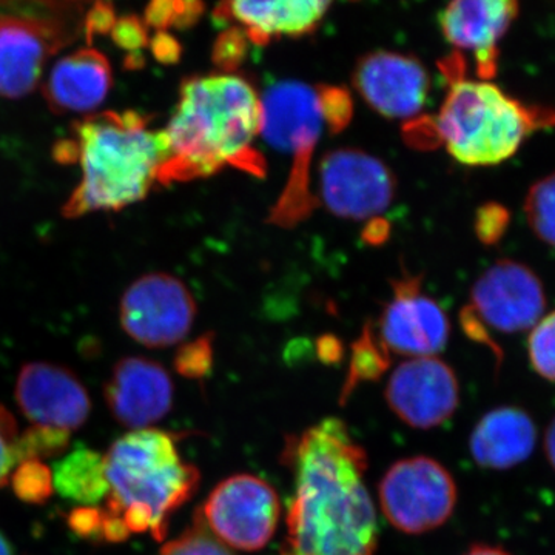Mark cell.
<instances>
[{"label": "cell", "instance_id": "obj_1", "mask_svg": "<svg viewBox=\"0 0 555 555\" xmlns=\"http://www.w3.org/2000/svg\"><path fill=\"white\" fill-rule=\"evenodd\" d=\"M281 463L295 481L280 555H375L378 524L364 474L367 452L343 420L287 436Z\"/></svg>", "mask_w": 555, "mask_h": 555}, {"label": "cell", "instance_id": "obj_2", "mask_svg": "<svg viewBox=\"0 0 555 555\" xmlns=\"http://www.w3.org/2000/svg\"><path fill=\"white\" fill-rule=\"evenodd\" d=\"M261 129V98L235 73L192 76L182 80L169 126L164 130L170 156L158 182L192 181L238 167L264 173V160L251 150Z\"/></svg>", "mask_w": 555, "mask_h": 555}, {"label": "cell", "instance_id": "obj_3", "mask_svg": "<svg viewBox=\"0 0 555 555\" xmlns=\"http://www.w3.org/2000/svg\"><path fill=\"white\" fill-rule=\"evenodd\" d=\"M72 139L82 178L62 207L69 219L144 199L170 156L164 130H150L147 116L134 109L87 116L75 122Z\"/></svg>", "mask_w": 555, "mask_h": 555}, {"label": "cell", "instance_id": "obj_4", "mask_svg": "<svg viewBox=\"0 0 555 555\" xmlns=\"http://www.w3.org/2000/svg\"><path fill=\"white\" fill-rule=\"evenodd\" d=\"M105 459L109 486L104 513L120 517L131 532H150L163 542L170 517L195 495L198 467L182 462L177 436L139 429L120 437Z\"/></svg>", "mask_w": 555, "mask_h": 555}, {"label": "cell", "instance_id": "obj_5", "mask_svg": "<svg viewBox=\"0 0 555 555\" xmlns=\"http://www.w3.org/2000/svg\"><path fill=\"white\" fill-rule=\"evenodd\" d=\"M444 73L451 87L433 120V134L460 164L505 163L535 130L555 126V109L528 107L495 83L463 78L459 56L448 61Z\"/></svg>", "mask_w": 555, "mask_h": 555}, {"label": "cell", "instance_id": "obj_6", "mask_svg": "<svg viewBox=\"0 0 555 555\" xmlns=\"http://www.w3.org/2000/svg\"><path fill=\"white\" fill-rule=\"evenodd\" d=\"M324 126L327 124L320 87L283 80L262 94L259 134L294 158L287 188L270 211L273 224L291 228L308 218L315 208V198L309 192V164Z\"/></svg>", "mask_w": 555, "mask_h": 555}, {"label": "cell", "instance_id": "obj_7", "mask_svg": "<svg viewBox=\"0 0 555 555\" xmlns=\"http://www.w3.org/2000/svg\"><path fill=\"white\" fill-rule=\"evenodd\" d=\"M545 309V288L534 270L513 259H500L474 284L462 324L470 338L492 347L486 327L500 334L531 331Z\"/></svg>", "mask_w": 555, "mask_h": 555}, {"label": "cell", "instance_id": "obj_8", "mask_svg": "<svg viewBox=\"0 0 555 555\" xmlns=\"http://www.w3.org/2000/svg\"><path fill=\"white\" fill-rule=\"evenodd\" d=\"M379 506L393 528L409 535L426 534L454 514L459 489L451 473L429 456L393 463L378 485Z\"/></svg>", "mask_w": 555, "mask_h": 555}, {"label": "cell", "instance_id": "obj_9", "mask_svg": "<svg viewBox=\"0 0 555 555\" xmlns=\"http://www.w3.org/2000/svg\"><path fill=\"white\" fill-rule=\"evenodd\" d=\"M195 516L222 545L255 553L275 535L281 502L268 481L238 474L222 480Z\"/></svg>", "mask_w": 555, "mask_h": 555}, {"label": "cell", "instance_id": "obj_10", "mask_svg": "<svg viewBox=\"0 0 555 555\" xmlns=\"http://www.w3.org/2000/svg\"><path fill=\"white\" fill-rule=\"evenodd\" d=\"M196 318V302L188 286L169 273L138 278L119 305L124 332L139 345L158 349L188 337Z\"/></svg>", "mask_w": 555, "mask_h": 555}, {"label": "cell", "instance_id": "obj_11", "mask_svg": "<svg viewBox=\"0 0 555 555\" xmlns=\"http://www.w3.org/2000/svg\"><path fill=\"white\" fill-rule=\"evenodd\" d=\"M396 190L392 170L363 150H332L321 159V201L339 218H377L392 204Z\"/></svg>", "mask_w": 555, "mask_h": 555}, {"label": "cell", "instance_id": "obj_12", "mask_svg": "<svg viewBox=\"0 0 555 555\" xmlns=\"http://www.w3.org/2000/svg\"><path fill=\"white\" fill-rule=\"evenodd\" d=\"M386 401L408 426L433 429L455 414L460 385L454 369L437 357L411 358L392 372Z\"/></svg>", "mask_w": 555, "mask_h": 555}, {"label": "cell", "instance_id": "obj_13", "mask_svg": "<svg viewBox=\"0 0 555 555\" xmlns=\"http://www.w3.org/2000/svg\"><path fill=\"white\" fill-rule=\"evenodd\" d=\"M451 324L436 299L422 294L418 276L393 284V298L379 318L378 335L387 352L409 358L436 357L448 345Z\"/></svg>", "mask_w": 555, "mask_h": 555}, {"label": "cell", "instance_id": "obj_14", "mask_svg": "<svg viewBox=\"0 0 555 555\" xmlns=\"http://www.w3.org/2000/svg\"><path fill=\"white\" fill-rule=\"evenodd\" d=\"M353 87L369 107L390 119H412L425 108L429 73L415 57L397 51H372L357 62Z\"/></svg>", "mask_w": 555, "mask_h": 555}, {"label": "cell", "instance_id": "obj_15", "mask_svg": "<svg viewBox=\"0 0 555 555\" xmlns=\"http://www.w3.org/2000/svg\"><path fill=\"white\" fill-rule=\"evenodd\" d=\"M16 403L31 423L57 429H78L89 420V390L75 372L61 364L33 361L22 366Z\"/></svg>", "mask_w": 555, "mask_h": 555}, {"label": "cell", "instance_id": "obj_16", "mask_svg": "<svg viewBox=\"0 0 555 555\" xmlns=\"http://www.w3.org/2000/svg\"><path fill=\"white\" fill-rule=\"evenodd\" d=\"M104 396L116 422L130 429H145L169 414L173 382L156 361L127 357L113 367Z\"/></svg>", "mask_w": 555, "mask_h": 555}, {"label": "cell", "instance_id": "obj_17", "mask_svg": "<svg viewBox=\"0 0 555 555\" xmlns=\"http://www.w3.org/2000/svg\"><path fill=\"white\" fill-rule=\"evenodd\" d=\"M518 11L520 0H449L438 22L452 47L473 51L478 76L488 80L495 73L500 40L517 20Z\"/></svg>", "mask_w": 555, "mask_h": 555}, {"label": "cell", "instance_id": "obj_18", "mask_svg": "<svg viewBox=\"0 0 555 555\" xmlns=\"http://www.w3.org/2000/svg\"><path fill=\"white\" fill-rule=\"evenodd\" d=\"M334 0H221L218 24L238 25L255 46L273 39L302 38L317 30Z\"/></svg>", "mask_w": 555, "mask_h": 555}, {"label": "cell", "instance_id": "obj_19", "mask_svg": "<svg viewBox=\"0 0 555 555\" xmlns=\"http://www.w3.org/2000/svg\"><path fill=\"white\" fill-rule=\"evenodd\" d=\"M113 86L109 61L101 51L80 49L62 57L43 83L42 94L51 112L90 113L100 107Z\"/></svg>", "mask_w": 555, "mask_h": 555}, {"label": "cell", "instance_id": "obj_20", "mask_svg": "<svg viewBox=\"0 0 555 555\" xmlns=\"http://www.w3.org/2000/svg\"><path fill=\"white\" fill-rule=\"evenodd\" d=\"M535 444L534 418L516 406L492 409L481 416L469 440L474 462L491 470L521 465L532 455Z\"/></svg>", "mask_w": 555, "mask_h": 555}, {"label": "cell", "instance_id": "obj_21", "mask_svg": "<svg viewBox=\"0 0 555 555\" xmlns=\"http://www.w3.org/2000/svg\"><path fill=\"white\" fill-rule=\"evenodd\" d=\"M56 47L31 25H0V96L20 100L38 87Z\"/></svg>", "mask_w": 555, "mask_h": 555}, {"label": "cell", "instance_id": "obj_22", "mask_svg": "<svg viewBox=\"0 0 555 555\" xmlns=\"http://www.w3.org/2000/svg\"><path fill=\"white\" fill-rule=\"evenodd\" d=\"M53 485L64 499L82 506L96 505L109 491L104 455L93 449L76 448L54 466Z\"/></svg>", "mask_w": 555, "mask_h": 555}, {"label": "cell", "instance_id": "obj_23", "mask_svg": "<svg viewBox=\"0 0 555 555\" xmlns=\"http://www.w3.org/2000/svg\"><path fill=\"white\" fill-rule=\"evenodd\" d=\"M390 366V353L375 337L372 327L364 328L363 335L353 343L349 374L341 390V404L349 400L360 383L378 379Z\"/></svg>", "mask_w": 555, "mask_h": 555}, {"label": "cell", "instance_id": "obj_24", "mask_svg": "<svg viewBox=\"0 0 555 555\" xmlns=\"http://www.w3.org/2000/svg\"><path fill=\"white\" fill-rule=\"evenodd\" d=\"M525 215L537 238L555 248V171L531 185Z\"/></svg>", "mask_w": 555, "mask_h": 555}, {"label": "cell", "instance_id": "obj_25", "mask_svg": "<svg viewBox=\"0 0 555 555\" xmlns=\"http://www.w3.org/2000/svg\"><path fill=\"white\" fill-rule=\"evenodd\" d=\"M14 494L28 505H43L53 495V470L40 460H25L11 474Z\"/></svg>", "mask_w": 555, "mask_h": 555}, {"label": "cell", "instance_id": "obj_26", "mask_svg": "<svg viewBox=\"0 0 555 555\" xmlns=\"http://www.w3.org/2000/svg\"><path fill=\"white\" fill-rule=\"evenodd\" d=\"M69 444V430L33 425L20 434L16 441L17 465L25 460L50 459L61 455Z\"/></svg>", "mask_w": 555, "mask_h": 555}, {"label": "cell", "instance_id": "obj_27", "mask_svg": "<svg viewBox=\"0 0 555 555\" xmlns=\"http://www.w3.org/2000/svg\"><path fill=\"white\" fill-rule=\"evenodd\" d=\"M528 353L535 374L555 383V310L531 328Z\"/></svg>", "mask_w": 555, "mask_h": 555}, {"label": "cell", "instance_id": "obj_28", "mask_svg": "<svg viewBox=\"0 0 555 555\" xmlns=\"http://www.w3.org/2000/svg\"><path fill=\"white\" fill-rule=\"evenodd\" d=\"M158 555H235L193 517V524L178 539L163 546Z\"/></svg>", "mask_w": 555, "mask_h": 555}, {"label": "cell", "instance_id": "obj_29", "mask_svg": "<svg viewBox=\"0 0 555 555\" xmlns=\"http://www.w3.org/2000/svg\"><path fill=\"white\" fill-rule=\"evenodd\" d=\"M175 369L185 378L206 377L214 364V335H204L181 346L175 356Z\"/></svg>", "mask_w": 555, "mask_h": 555}, {"label": "cell", "instance_id": "obj_30", "mask_svg": "<svg viewBox=\"0 0 555 555\" xmlns=\"http://www.w3.org/2000/svg\"><path fill=\"white\" fill-rule=\"evenodd\" d=\"M248 42L250 40L241 28H229L215 42L211 60L221 73H235L241 62L246 60Z\"/></svg>", "mask_w": 555, "mask_h": 555}, {"label": "cell", "instance_id": "obj_31", "mask_svg": "<svg viewBox=\"0 0 555 555\" xmlns=\"http://www.w3.org/2000/svg\"><path fill=\"white\" fill-rule=\"evenodd\" d=\"M509 210L496 203L485 204L476 215V233L486 246L499 243L509 225Z\"/></svg>", "mask_w": 555, "mask_h": 555}, {"label": "cell", "instance_id": "obj_32", "mask_svg": "<svg viewBox=\"0 0 555 555\" xmlns=\"http://www.w3.org/2000/svg\"><path fill=\"white\" fill-rule=\"evenodd\" d=\"M321 101H323L324 118L331 131L337 133L345 129L352 118V98L345 89L339 87H320Z\"/></svg>", "mask_w": 555, "mask_h": 555}, {"label": "cell", "instance_id": "obj_33", "mask_svg": "<svg viewBox=\"0 0 555 555\" xmlns=\"http://www.w3.org/2000/svg\"><path fill=\"white\" fill-rule=\"evenodd\" d=\"M17 437H20V427L16 420L5 408L0 406V488L7 485L11 470L17 466Z\"/></svg>", "mask_w": 555, "mask_h": 555}, {"label": "cell", "instance_id": "obj_34", "mask_svg": "<svg viewBox=\"0 0 555 555\" xmlns=\"http://www.w3.org/2000/svg\"><path fill=\"white\" fill-rule=\"evenodd\" d=\"M112 39L119 49L127 50L129 53L142 51L150 43L149 27L141 17L129 14L116 21Z\"/></svg>", "mask_w": 555, "mask_h": 555}, {"label": "cell", "instance_id": "obj_35", "mask_svg": "<svg viewBox=\"0 0 555 555\" xmlns=\"http://www.w3.org/2000/svg\"><path fill=\"white\" fill-rule=\"evenodd\" d=\"M67 524L76 535L90 542L102 543L104 511L96 506H79L68 514Z\"/></svg>", "mask_w": 555, "mask_h": 555}, {"label": "cell", "instance_id": "obj_36", "mask_svg": "<svg viewBox=\"0 0 555 555\" xmlns=\"http://www.w3.org/2000/svg\"><path fill=\"white\" fill-rule=\"evenodd\" d=\"M116 11L109 0H94L87 13L86 36L87 42H93L94 35H108L116 24Z\"/></svg>", "mask_w": 555, "mask_h": 555}, {"label": "cell", "instance_id": "obj_37", "mask_svg": "<svg viewBox=\"0 0 555 555\" xmlns=\"http://www.w3.org/2000/svg\"><path fill=\"white\" fill-rule=\"evenodd\" d=\"M153 57L164 65L178 64L182 56V46L179 40L167 31H158L150 40Z\"/></svg>", "mask_w": 555, "mask_h": 555}, {"label": "cell", "instance_id": "obj_38", "mask_svg": "<svg viewBox=\"0 0 555 555\" xmlns=\"http://www.w3.org/2000/svg\"><path fill=\"white\" fill-rule=\"evenodd\" d=\"M175 17V0H150L145 9L144 24L158 31L171 28Z\"/></svg>", "mask_w": 555, "mask_h": 555}, {"label": "cell", "instance_id": "obj_39", "mask_svg": "<svg viewBox=\"0 0 555 555\" xmlns=\"http://www.w3.org/2000/svg\"><path fill=\"white\" fill-rule=\"evenodd\" d=\"M203 0H175V17L171 28L177 30H188L193 25L198 24L201 16L204 14Z\"/></svg>", "mask_w": 555, "mask_h": 555}, {"label": "cell", "instance_id": "obj_40", "mask_svg": "<svg viewBox=\"0 0 555 555\" xmlns=\"http://www.w3.org/2000/svg\"><path fill=\"white\" fill-rule=\"evenodd\" d=\"M54 159L62 164L76 163V144L72 138L62 139L53 149Z\"/></svg>", "mask_w": 555, "mask_h": 555}, {"label": "cell", "instance_id": "obj_41", "mask_svg": "<svg viewBox=\"0 0 555 555\" xmlns=\"http://www.w3.org/2000/svg\"><path fill=\"white\" fill-rule=\"evenodd\" d=\"M341 345L335 338H324L321 341V358L324 360L334 361L341 358Z\"/></svg>", "mask_w": 555, "mask_h": 555}, {"label": "cell", "instance_id": "obj_42", "mask_svg": "<svg viewBox=\"0 0 555 555\" xmlns=\"http://www.w3.org/2000/svg\"><path fill=\"white\" fill-rule=\"evenodd\" d=\"M545 454L547 462L555 470V416L551 420L550 426L546 427Z\"/></svg>", "mask_w": 555, "mask_h": 555}, {"label": "cell", "instance_id": "obj_43", "mask_svg": "<svg viewBox=\"0 0 555 555\" xmlns=\"http://www.w3.org/2000/svg\"><path fill=\"white\" fill-rule=\"evenodd\" d=\"M145 62L147 60H145L142 51H133V53L127 54L126 60H124V67L129 69V72H137V69L145 67Z\"/></svg>", "mask_w": 555, "mask_h": 555}, {"label": "cell", "instance_id": "obj_44", "mask_svg": "<svg viewBox=\"0 0 555 555\" xmlns=\"http://www.w3.org/2000/svg\"><path fill=\"white\" fill-rule=\"evenodd\" d=\"M463 555H513L507 553L506 550L499 546H489V545H474L469 547Z\"/></svg>", "mask_w": 555, "mask_h": 555}, {"label": "cell", "instance_id": "obj_45", "mask_svg": "<svg viewBox=\"0 0 555 555\" xmlns=\"http://www.w3.org/2000/svg\"><path fill=\"white\" fill-rule=\"evenodd\" d=\"M0 555H13L9 540L5 539L2 532H0Z\"/></svg>", "mask_w": 555, "mask_h": 555}]
</instances>
